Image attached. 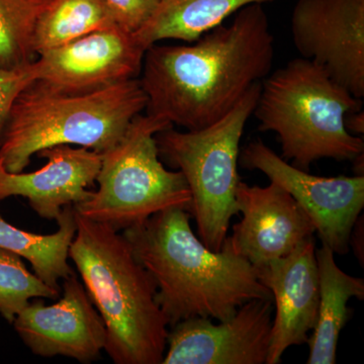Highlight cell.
Masks as SVG:
<instances>
[{
  "mask_svg": "<svg viewBox=\"0 0 364 364\" xmlns=\"http://www.w3.org/2000/svg\"><path fill=\"white\" fill-rule=\"evenodd\" d=\"M61 291L52 289L26 268L18 254L0 248V316L7 322L28 306L32 299H57Z\"/></svg>",
  "mask_w": 364,
  "mask_h": 364,
  "instance_id": "21",
  "label": "cell"
},
{
  "mask_svg": "<svg viewBox=\"0 0 364 364\" xmlns=\"http://www.w3.org/2000/svg\"><path fill=\"white\" fill-rule=\"evenodd\" d=\"M318 289V318L312 335L309 337L308 364H334L340 332L348 320L349 299H364V280L344 272L337 265L331 248L323 245L316 250Z\"/></svg>",
  "mask_w": 364,
  "mask_h": 364,
  "instance_id": "16",
  "label": "cell"
},
{
  "mask_svg": "<svg viewBox=\"0 0 364 364\" xmlns=\"http://www.w3.org/2000/svg\"><path fill=\"white\" fill-rule=\"evenodd\" d=\"M62 291L61 298L53 305L32 299L11 324L36 355L65 356L90 363L105 350L104 321L75 273L63 280Z\"/></svg>",
  "mask_w": 364,
  "mask_h": 364,
  "instance_id": "12",
  "label": "cell"
},
{
  "mask_svg": "<svg viewBox=\"0 0 364 364\" xmlns=\"http://www.w3.org/2000/svg\"><path fill=\"white\" fill-rule=\"evenodd\" d=\"M37 155L47 163L28 173L9 172L0 162V200L23 196L41 218L56 221L67 205L90 198L92 191L88 188L97 181L102 155L72 145L54 146Z\"/></svg>",
  "mask_w": 364,
  "mask_h": 364,
  "instance_id": "15",
  "label": "cell"
},
{
  "mask_svg": "<svg viewBox=\"0 0 364 364\" xmlns=\"http://www.w3.org/2000/svg\"><path fill=\"white\" fill-rule=\"evenodd\" d=\"M139 78L102 90L79 92L33 79L14 100L1 138L0 162L13 173L40 151L72 145L104 153L146 109Z\"/></svg>",
  "mask_w": 364,
  "mask_h": 364,
  "instance_id": "4",
  "label": "cell"
},
{
  "mask_svg": "<svg viewBox=\"0 0 364 364\" xmlns=\"http://www.w3.org/2000/svg\"><path fill=\"white\" fill-rule=\"evenodd\" d=\"M291 38L353 97H364V0H298Z\"/></svg>",
  "mask_w": 364,
  "mask_h": 364,
  "instance_id": "9",
  "label": "cell"
},
{
  "mask_svg": "<svg viewBox=\"0 0 364 364\" xmlns=\"http://www.w3.org/2000/svg\"><path fill=\"white\" fill-rule=\"evenodd\" d=\"M254 268L274 305L267 364H279L289 347L306 344L317 323L320 289L315 239L311 237L289 255Z\"/></svg>",
  "mask_w": 364,
  "mask_h": 364,
  "instance_id": "14",
  "label": "cell"
},
{
  "mask_svg": "<svg viewBox=\"0 0 364 364\" xmlns=\"http://www.w3.org/2000/svg\"><path fill=\"white\" fill-rule=\"evenodd\" d=\"M33 80L31 63L14 69L0 68V138L14 100L28 83Z\"/></svg>",
  "mask_w": 364,
  "mask_h": 364,
  "instance_id": "23",
  "label": "cell"
},
{
  "mask_svg": "<svg viewBox=\"0 0 364 364\" xmlns=\"http://www.w3.org/2000/svg\"><path fill=\"white\" fill-rule=\"evenodd\" d=\"M172 127L161 117L138 114L124 136L102 153L98 189L73 205L78 215L124 231L169 208L189 213L191 195L183 174L163 164L156 135Z\"/></svg>",
  "mask_w": 364,
  "mask_h": 364,
  "instance_id": "7",
  "label": "cell"
},
{
  "mask_svg": "<svg viewBox=\"0 0 364 364\" xmlns=\"http://www.w3.org/2000/svg\"><path fill=\"white\" fill-rule=\"evenodd\" d=\"M239 162L244 168L259 170L291 193L310 218L323 245L339 255L348 253L352 228L364 207V176H313L287 163L260 140L244 147Z\"/></svg>",
  "mask_w": 364,
  "mask_h": 364,
  "instance_id": "8",
  "label": "cell"
},
{
  "mask_svg": "<svg viewBox=\"0 0 364 364\" xmlns=\"http://www.w3.org/2000/svg\"><path fill=\"white\" fill-rule=\"evenodd\" d=\"M49 1L0 0V68H18L37 58L36 26Z\"/></svg>",
  "mask_w": 364,
  "mask_h": 364,
  "instance_id": "20",
  "label": "cell"
},
{
  "mask_svg": "<svg viewBox=\"0 0 364 364\" xmlns=\"http://www.w3.org/2000/svg\"><path fill=\"white\" fill-rule=\"evenodd\" d=\"M360 109L361 100L322 66L301 57L261 81L253 114L260 131L277 135L282 157L309 171L318 160L353 161L363 154V136L351 135L344 124L347 114Z\"/></svg>",
  "mask_w": 364,
  "mask_h": 364,
  "instance_id": "5",
  "label": "cell"
},
{
  "mask_svg": "<svg viewBox=\"0 0 364 364\" xmlns=\"http://www.w3.org/2000/svg\"><path fill=\"white\" fill-rule=\"evenodd\" d=\"M75 218L69 258L104 321L105 351L116 364H161L169 326L154 279L123 234L76 212Z\"/></svg>",
  "mask_w": 364,
  "mask_h": 364,
  "instance_id": "3",
  "label": "cell"
},
{
  "mask_svg": "<svg viewBox=\"0 0 364 364\" xmlns=\"http://www.w3.org/2000/svg\"><path fill=\"white\" fill-rule=\"evenodd\" d=\"M364 223L363 215H359L352 228L350 237H349V248H352L354 255L356 256L361 267L364 262Z\"/></svg>",
  "mask_w": 364,
  "mask_h": 364,
  "instance_id": "24",
  "label": "cell"
},
{
  "mask_svg": "<svg viewBox=\"0 0 364 364\" xmlns=\"http://www.w3.org/2000/svg\"><path fill=\"white\" fill-rule=\"evenodd\" d=\"M236 202L242 220L223 247L254 267L289 255L316 233L305 210L275 182L265 188L239 182Z\"/></svg>",
  "mask_w": 364,
  "mask_h": 364,
  "instance_id": "13",
  "label": "cell"
},
{
  "mask_svg": "<svg viewBox=\"0 0 364 364\" xmlns=\"http://www.w3.org/2000/svg\"><path fill=\"white\" fill-rule=\"evenodd\" d=\"M273 1L277 0H159L134 36L145 50L165 40L193 43L242 7Z\"/></svg>",
  "mask_w": 364,
  "mask_h": 364,
  "instance_id": "17",
  "label": "cell"
},
{
  "mask_svg": "<svg viewBox=\"0 0 364 364\" xmlns=\"http://www.w3.org/2000/svg\"><path fill=\"white\" fill-rule=\"evenodd\" d=\"M119 28L136 33L156 9L159 0H105Z\"/></svg>",
  "mask_w": 364,
  "mask_h": 364,
  "instance_id": "22",
  "label": "cell"
},
{
  "mask_svg": "<svg viewBox=\"0 0 364 364\" xmlns=\"http://www.w3.org/2000/svg\"><path fill=\"white\" fill-rule=\"evenodd\" d=\"M261 82L251 86L226 116L196 131L172 127L156 135L159 156L183 174L191 195L189 214L195 218L198 238L208 249L221 251L230 223L239 214L236 191L240 142L252 116Z\"/></svg>",
  "mask_w": 364,
  "mask_h": 364,
  "instance_id": "6",
  "label": "cell"
},
{
  "mask_svg": "<svg viewBox=\"0 0 364 364\" xmlns=\"http://www.w3.org/2000/svg\"><path fill=\"white\" fill-rule=\"evenodd\" d=\"M145 52L134 33L114 26L41 53L31 71L62 90L90 92L139 78Z\"/></svg>",
  "mask_w": 364,
  "mask_h": 364,
  "instance_id": "11",
  "label": "cell"
},
{
  "mask_svg": "<svg viewBox=\"0 0 364 364\" xmlns=\"http://www.w3.org/2000/svg\"><path fill=\"white\" fill-rule=\"evenodd\" d=\"M56 221L58 230L55 233L40 235L13 226L0 214V248L28 260L41 280L61 291L60 280L75 273L68 263L69 248L77 228L73 205L64 208Z\"/></svg>",
  "mask_w": 364,
  "mask_h": 364,
  "instance_id": "18",
  "label": "cell"
},
{
  "mask_svg": "<svg viewBox=\"0 0 364 364\" xmlns=\"http://www.w3.org/2000/svg\"><path fill=\"white\" fill-rule=\"evenodd\" d=\"M117 26L105 0H50L36 26V54Z\"/></svg>",
  "mask_w": 364,
  "mask_h": 364,
  "instance_id": "19",
  "label": "cell"
},
{
  "mask_svg": "<svg viewBox=\"0 0 364 364\" xmlns=\"http://www.w3.org/2000/svg\"><path fill=\"white\" fill-rule=\"evenodd\" d=\"M273 61L274 38L262 4L242 7L232 23L196 42L146 50L139 80L147 114L186 131L205 128L267 77Z\"/></svg>",
  "mask_w": 364,
  "mask_h": 364,
  "instance_id": "1",
  "label": "cell"
},
{
  "mask_svg": "<svg viewBox=\"0 0 364 364\" xmlns=\"http://www.w3.org/2000/svg\"><path fill=\"white\" fill-rule=\"evenodd\" d=\"M182 208H169L124 230V238L157 287L169 327L191 318L226 321L251 299H272L255 268L223 247L208 249Z\"/></svg>",
  "mask_w": 364,
  "mask_h": 364,
  "instance_id": "2",
  "label": "cell"
},
{
  "mask_svg": "<svg viewBox=\"0 0 364 364\" xmlns=\"http://www.w3.org/2000/svg\"><path fill=\"white\" fill-rule=\"evenodd\" d=\"M272 299H251L233 317L191 318L172 326L162 364H267Z\"/></svg>",
  "mask_w": 364,
  "mask_h": 364,
  "instance_id": "10",
  "label": "cell"
},
{
  "mask_svg": "<svg viewBox=\"0 0 364 364\" xmlns=\"http://www.w3.org/2000/svg\"><path fill=\"white\" fill-rule=\"evenodd\" d=\"M345 128L351 135L360 136L364 134V114L360 111L349 112L344 119Z\"/></svg>",
  "mask_w": 364,
  "mask_h": 364,
  "instance_id": "25",
  "label": "cell"
}]
</instances>
